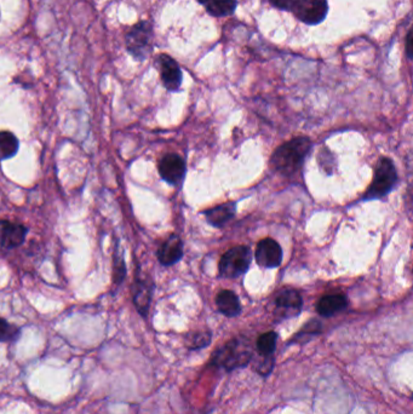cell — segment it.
Returning <instances> with one entry per match:
<instances>
[{"label": "cell", "mask_w": 413, "mask_h": 414, "mask_svg": "<svg viewBox=\"0 0 413 414\" xmlns=\"http://www.w3.org/2000/svg\"><path fill=\"white\" fill-rule=\"evenodd\" d=\"M312 148V142L307 137H297L276 148L272 157V165L276 171L285 176L298 171Z\"/></svg>", "instance_id": "obj_1"}, {"label": "cell", "mask_w": 413, "mask_h": 414, "mask_svg": "<svg viewBox=\"0 0 413 414\" xmlns=\"http://www.w3.org/2000/svg\"><path fill=\"white\" fill-rule=\"evenodd\" d=\"M253 357L250 342L245 338H234L223 347L214 352L211 364L220 369L233 371L235 369H243L248 365Z\"/></svg>", "instance_id": "obj_2"}, {"label": "cell", "mask_w": 413, "mask_h": 414, "mask_svg": "<svg viewBox=\"0 0 413 414\" xmlns=\"http://www.w3.org/2000/svg\"><path fill=\"white\" fill-rule=\"evenodd\" d=\"M398 180V173L394 166V162L389 158H381L378 162L372 183L368 187L365 193L364 199H379L386 197L389 193Z\"/></svg>", "instance_id": "obj_3"}, {"label": "cell", "mask_w": 413, "mask_h": 414, "mask_svg": "<svg viewBox=\"0 0 413 414\" xmlns=\"http://www.w3.org/2000/svg\"><path fill=\"white\" fill-rule=\"evenodd\" d=\"M252 253L247 246H235L222 256L218 266L220 276L235 279L245 274L251 264Z\"/></svg>", "instance_id": "obj_4"}, {"label": "cell", "mask_w": 413, "mask_h": 414, "mask_svg": "<svg viewBox=\"0 0 413 414\" xmlns=\"http://www.w3.org/2000/svg\"><path fill=\"white\" fill-rule=\"evenodd\" d=\"M126 49L135 59H144L152 51V26L142 21L131 28L126 36Z\"/></svg>", "instance_id": "obj_5"}, {"label": "cell", "mask_w": 413, "mask_h": 414, "mask_svg": "<svg viewBox=\"0 0 413 414\" xmlns=\"http://www.w3.org/2000/svg\"><path fill=\"white\" fill-rule=\"evenodd\" d=\"M292 11L302 22L315 26L326 18L328 13V0H298Z\"/></svg>", "instance_id": "obj_6"}, {"label": "cell", "mask_w": 413, "mask_h": 414, "mask_svg": "<svg viewBox=\"0 0 413 414\" xmlns=\"http://www.w3.org/2000/svg\"><path fill=\"white\" fill-rule=\"evenodd\" d=\"M158 170L165 182L172 185H178L182 183L186 175V162L178 154H167L160 159Z\"/></svg>", "instance_id": "obj_7"}, {"label": "cell", "mask_w": 413, "mask_h": 414, "mask_svg": "<svg viewBox=\"0 0 413 414\" xmlns=\"http://www.w3.org/2000/svg\"><path fill=\"white\" fill-rule=\"evenodd\" d=\"M153 296V283L137 273L135 283L132 286V299L139 315L147 317L148 316L150 302Z\"/></svg>", "instance_id": "obj_8"}, {"label": "cell", "mask_w": 413, "mask_h": 414, "mask_svg": "<svg viewBox=\"0 0 413 414\" xmlns=\"http://www.w3.org/2000/svg\"><path fill=\"white\" fill-rule=\"evenodd\" d=\"M256 262L262 268H276L283 262V250L275 240H260L257 243Z\"/></svg>", "instance_id": "obj_9"}, {"label": "cell", "mask_w": 413, "mask_h": 414, "mask_svg": "<svg viewBox=\"0 0 413 414\" xmlns=\"http://www.w3.org/2000/svg\"><path fill=\"white\" fill-rule=\"evenodd\" d=\"M275 306L279 316L284 319L296 316L301 313L303 301L301 294L293 288H285L275 298Z\"/></svg>", "instance_id": "obj_10"}, {"label": "cell", "mask_w": 413, "mask_h": 414, "mask_svg": "<svg viewBox=\"0 0 413 414\" xmlns=\"http://www.w3.org/2000/svg\"><path fill=\"white\" fill-rule=\"evenodd\" d=\"M158 67L160 71L162 84L167 90H180L181 84H182V72L175 59L167 55H160L158 57Z\"/></svg>", "instance_id": "obj_11"}, {"label": "cell", "mask_w": 413, "mask_h": 414, "mask_svg": "<svg viewBox=\"0 0 413 414\" xmlns=\"http://www.w3.org/2000/svg\"><path fill=\"white\" fill-rule=\"evenodd\" d=\"M28 229L22 224L9 221H0V246L13 250L26 241Z\"/></svg>", "instance_id": "obj_12"}, {"label": "cell", "mask_w": 413, "mask_h": 414, "mask_svg": "<svg viewBox=\"0 0 413 414\" xmlns=\"http://www.w3.org/2000/svg\"><path fill=\"white\" fill-rule=\"evenodd\" d=\"M183 256V243L178 235L172 234L167 238L158 250V261L162 266L176 264Z\"/></svg>", "instance_id": "obj_13"}, {"label": "cell", "mask_w": 413, "mask_h": 414, "mask_svg": "<svg viewBox=\"0 0 413 414\" xmlns=\"http://www.w3.org/2000/svg\"><path fill=\"white\" fill-rule=\"evenodd\" d=\"M348 306V299L344 294L342 293H333V294H326L320 299L318 303V313L321 316H332L340 311L344 310Z\"/></svg>", "instance_id": "obj_14"}, {"label": "cell", "mask_w": 413, "mask_h": 414, "mask_svg": "<svg viewBox=\"0 0 413 414\" xmlns=\"http://www.w3.org/2000/svg\"><path fill=\"white\" fill-rule=\"evenodd\" d=\"M216 304H217L218 310L228 317L238 316L241 311V306H240L238 296L230 290H223L217 294Z\"/></svg>", "instance_id": "obj_15"}, {"label": "cell", "mask_w": 413, "mask_h": 414, "mask_svg": "<svg viewBox=\"0 0 413 414\" xmlns=\"http://www.w3.org/2000/svg\"><path fill=\"white\" fill-rule=\"evenodd\" d=\"M235 211H237V204L225 203L207 210V211L204 212V215L206 216L207 222L210 224L220 228V227L225 225L227 222L233 218Z\"/></svg>", "instance_id": "obj_16"}, {"label": "cell", "mask_w": 413, "mask_h": 414, "mask_svg": "<svg viewBox=\"0 0 413 414\" xmlns=\"http://www.w3.org/2000/svg\"><path fill=\"white\" fill-rule=\"evenodd\" d=\"M206 13L214 17H225L234 14L238 6L237 0H198Z\"/></svg>", "instance_id": "obj_17"}, {"label": "cell", "mask_w": 413, "mask_h": 414, "mask_svg": "<svg viewBox=\"0 0 413 414\" xmlns=\"http://www.w3.org/2000/svg\"><path fill=\"white\" fill-rule=\"evenodd\" d=\"M20 148L18 137L10 131H0V160L14 158Z\"/></svg>", "instance_id": "obj_18"}, {"label": "cell", "mask_w": 413, "mask_h": 414, "mask_svg": "<svg viewBox=\"0 0 413 414\" xmlns=\"http://www.w3.org/2000/svg\"><path fill=\"white\" fill-rule=\"evenodd\" d=\"M126 278V264L122 252L120 251V246L118 243L113 257V283L114 285L122 284Z\"/></svg>", "instance_id": "obj_19"}, {"label": "cell", "mask_w": 413, "mask_h": 414, "mask_svg": "<svg viewBox=\"0 0 413 414\" xmlns=\"http://www.w3.org/2000/svg\"><path fill=\"white\" fill-rule=\"evenodd\" d=\"M276 341H278V334L275 332L262 334L257 339V350L260 352V356H274L273 354L276 347Z\"/></svg>", "instance_id": "obj_20"}, {"label": "cell", "mask_w": 413, "mask_h": 414, "mask_svg": "<svg viewBox=\"0 0 413 414\" xmlns=\"http://www.w3.org/2000/svg\"><path fill=\"white\" fill-rule=\"evenodd\" d=\"M21 336V329L14 324H10L9 321L0 317V342H16Z\"/></svg>", "instance_id": "obj_21"}, {"label": "cell", "mask_w": 413, "mask_h": 414, "mask_svg": "<svg viewBox=\"0 0 413 414\" xmlns=\"http://www.w3.org/2000/svg\"><path fill=\"white\" fill-rule=\"evenodd\" d=\"M210 342H211V332H209V331L198 332V334H192L189 337L188 349L190 350L202 349V348L207 347Z\"/></svg>", "instance_id": "obj_22"}, {"label": "cell", "mask_w": 413, "mask_h": 414, "mask_svg": "<svg viewBox=\"0 0 413 414\" xmlns=\"http://www.w3.org/2000/svg\"><path fill=\"white\" fill-rule=\"evenodd\" d=\"M274 356H260V359L255 364V369L260 376H268L274 367Z\"/></svg>", "instance_id": "obj_23"}, {"label": "cell", "mask_w": 413, "mask_h": 414, "mask_svg": "<svg viewBox=\"0 0 413 414\" xmlns=\"http://www.w3.org/2000/svg\"><path fill=\"white\" fill-rule=\"evenodd\" d=\"M298 0H270V5L284 11H292Z\"/></svg>", "instance_id": "obj_24"}, {"label": "cell", "mask_w": 413, "mask_h": 414, "mask_svg": "<svg viewBox=\"0 0 413 414\" xmlns=\"http://www.w3.org/2000/svg\"><path fill=\"white\" fill-rule=\"evenodd\" d=\"M412 31H410L406 38V54L410 59H412Z\"/></svg>", "instance_id": "obj_25"}]
</instances>
